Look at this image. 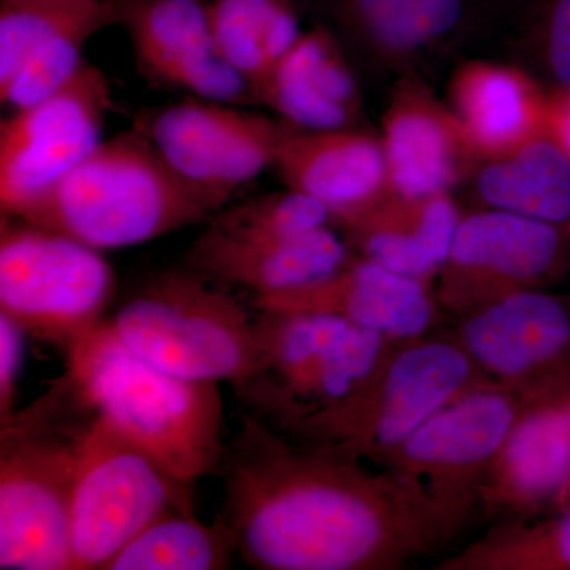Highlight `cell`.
Segmentation results:
<instances>
[{
  "label": "cell",
  "mask_w": 570,
  "mask_h": 570,
  "mask_svg": "<svg viewBox=\"0 0 570 570\" xmlns=\"http://www.w3.org/2000/svg\"><path fill=\"white\" fill-rule=\"evenodd\" d=\"M216 478V519L258 570H403L461 538L419 483L247 412Z\"/></svg>",
  "instance_id": "1"
},
{
  "label": "cell",
  "mask_w": 570,
  "mask_h": 570,
  "mask_svg": "<svg viewBox=\"0 0 570 570\" xmlns=\"http://www.w3.org/2000/svg\"><path fill=\"white\" fill-rule=\"evenodd\" d=\"M225 205L171 167L149 134L127 130L100 141L17 219L119 249L209 220Z\"/></svg>",
  "instance_id": "2"
},
{
  "label": "cell",
  "mask_w": 570,
  "mask_h": 570,
  "mask_svg": "<svg viewBox=\"0 0 570 570\" xmlns=\"http://www.w3.org/2000/svg\"><path fill=\"white\" fill-rule=\"evenodd\" d=\"M96 419L69 371L0 419V569L71 570V497Z\"/></svg>",
  "instance_id": "3"
},
{
  "label": "cell",
  "mask_w": 570,
  "mask_h": 570,
  "mask_svg": "<svg viewBox=\"0 0 570 570\" xmlns=\"http://www.w3.org/2000/svg\"><path fill=\"white\" fill-rule=\"evenodd\" d=\"M66 354L67 371L97 414L168 474L187 483L217 474L227 444L219 384L149 365L124 346L110 321Z\"/></svg>",
  "instance_id": "4"
},
{
  "label": "cell",
  "mask_w": 570,
  "mask_h": 570,
  "mask_svg": "<svg viewBox=\"0 0 570 570\" xmlns=\"http://www.w3.org/2000/svg\"><path fill=\"white\" fill-rule=\"evenodd\" d=\"M124 346L171 376L242 387L261 366L257 313L193 269L149 281L110 318Z\"/></svg>",
  "instance_id": "5"
},
{
  "label": "cell",
  "mask_w": 570,
  "mask_h": 570,
  "mask_svg": "<svg viewBox=\"0 0 570 570\" xmlns=\"http://www.w3.org/2000/svg\"><path fill=\"white\" fill-rule=\"evenodd\" d=\"M255 313L261 366L234 393L247 414L277 433L341 406L396 344L326 314Z\"/></svg>",
  "instance_id": "6"
},
{
  "label": "cell",
  "mask_w": 570,
  "mask_h": 570,
  "mask_svg": "<svg viewBox=\"0 0 570 570\" xmlns=\"http://www.w3.org/2000/svg\"><path fill=\"white\" fill-rule=\"evenodd\" d=\"M452 328L396 343L365 384L341 406L284 436L330 445L377 463L409 434L459 397L489 387Z\"/></svg>",
  "instance_id": "7"
},
{
  "label": "cell",
  "mask_w": 570,
  "mask_h": 570,
  "mask_svg": "<svg viewBox=\"0 0 570 570\" xmlns=\"http://www.w3.org/2000/svg\"><path fill=\"white\" fill-rule=\"evenodd\" d=\"M111 265L99 249L11 217L0 227V313L26 335L63 351L102 324L115 298Z\"/></svg>",
  "instance_id": "8"
},
{
  "label": "cell",
  "mask_w": 570,
  "mask_h": 570,
  "mask_svg": "<svg viewBox=\"0 0 570 570\" xmlns=\"http://www.w3.org/2000/svg\"><path fill=\"white\" fill-rule=\"evenodd\" d=\"M194 483L168 474L97 414L70 505L71 570H105L168 513H194Z\"/></svg>",
  "instance_id": "9"
},
{
  "label": "cell",
  "mask_w": 570,
  "mask_h": 570,
  "mask_svg": "<svg viewBox=\"0 0 570 570\" xmlns=\"http://www.w3.org/2000/svg\"><path fill=\"white\" fill-rule=\"evenodd\" d=\"M524 406L497 385L475 390L442 407L374 464L419 483L463 535L479 521L483 480Z\"/></svg>",
  "instance_id": "10"
},
{
  "label": "cell",
  "mask_w": 570,
  "mask_h": 570,
  "mask_svg": "<svg viewBox=\"0 0 570 570\" xmlns=\"http://www.w3.org/2000/svg\"><path fill=\"white\" fill-rule=\"evenodd\" d=\"M570 265V232L502 209L461 214L434 283L442 316L456 318L504 296L547 288Z\"/></svg>",
  "instance_id": "11"
},
{
  "label": "cell",
  "mask_w": 570,
  "mask_h": 570,
  "mask_svg": "<svg viewBox=\"0 0 570 570\" xmlns=\"http://www.w3.org/2000/svg\"><path fill=\"white\" fill-rule=\"evenodd\" d=\"M110 81L85 62L67 85L0 126V212L20 217L102 141Z\"/></svg>",
  "instance_id": "12"
},
{
  "label": "cell",
  "mask_w": 570,
  "mask_h": 570,
  "mask_svg": "<svg viewBox=\"0 0 570 570\" xmlns=\"http://www.w3.org/2000/svg\"><path fill=\"white\" fill-rule=\"evenodd\" d=\"M483 376L524 404L570 393V296L532 288L452 318Z\"/></svg>",
  "instance_id": "13"
},
{
  "label": "cell",
  "mask_w": 570,
  "mask_h": 570,
  "mask_svg": "<svg viewBox=\"0 0 570 570\" xmlns=\"http://www.w3.org/2000/svg\"><path fill=\"white\" fill-rule=\"evenodd\" d=\"M285 129L261 112L195 97L160 111L148 134L184 178L228 202L275 167Z\"/></svg>",
  "instance_id": "14"
},
{
  "label": "cell",
  "mask_w": 570,
  "mask_h": 570,
  "mask_svg": "<svg viewBox=\"0 0 570 570\" xmlns=\"http://www.w3.org/2000/svg\"><path fill=\"white\" fill-rule=\"evenodd\" d=\"M570 504V393L527 404L479 494V520L515 523Z\"/></svg>",
  "instance_id": "15"
},
{
  "label": "cell",
  "mask_w": 570,
  "mask_h": 570,
  "mask_svg": "<svg viewBox=\"0 0 570 570\" xmlns=\"http://www.w3.org/2000/svg\"><path fill=\"white\" fill-rule=\"evenodd\" d=\"M250 307L273 313L326 314L363 326L392 343L414 340L441 326L434 285L352 255L316 283L279 294L250 296Z\"/></svg>",
  "instance_id": "16"
},
{
  "label": "cell",
  "mask_w": 570,
  "mask_h": 570,
  "mask_svg": "<svg viewBox=\"0 0 570 570\" xmlns=\"http://www.w3.org/2000/svg\"><path fill=\"white\" fill-rule=\"evenodd\" d=\"M119 21L129 29L135 55L156 80L200 99L255 102L253 88L214 43L204 0H122Z\"/></svg>",
  "instance_id": "17"
},
{
  "label": "cell",
  "mask_w": 570,
  "mask_h": 570,
  "mask_svg": "<svg viewBox=\"0 0 570 570\" xmlns=\"http://www.w3.org/2000/svg\"><path fill=\"white\" fill-rule=\"evenodd\" d=\"M275 168L287 189L309 195L326 206L340 228L355 223L392 194L381 137L354 127H287Z\"/></svg>",
  "instance_id": "18"
},
{
  "label": "cell",
  "mask_w": 570,
  "mask_h": 570,
  "mask_svg": "<svg viewBox=\"0 0 570 570\" xmlns=\"http://www.w3.org/2000/svg\"><path fill=\"white\" fill-rule=\"evenodd\" d=\"M390 190L397 197L450 194L475 159L452 108L419 80H401L382 118Z\"/></svg>",
  "instance_id": "19"
},
{
  "label": "cell",
  "mask_w": 570,
  "mask_h": 570,
  "mask_svg": "<svg viewBox=\"0 0 570 570\" xmlns=\"http://www.w3.org/2000/svg\"><path fill=\"white\" fill-rule=\"evenodd\" d=\"M352 255L346 239L332 227L273 239L228 238L206 228L184 255V266L257 296L316 283L346 265Z\"/></svg>",
  "instance_id": "20"
},
{
  "label": "cell",
  "mask_w": 570,
  "mask_h": 570,
  "mask_svg": "<svg viewBox=\"0 0 570 570\" xmlns=\"http://www.w3.org/2000/svg\"><path fill=\"white\" fill-rule=\"evenodd\" d=\"M254 97L302 130L352 129L362 111L354 73L324 28L302 32L255 86Z\"/></svg>",
  "instance_id": "21"
},
{
  "label": "cell",
  "mask_w": 570,
  "mask_h": 570,
  "mask_svg": "<svg viewBox=\"0 0 570 570\" xmlns=\"http://www.w3.org/2000/svg\"><path fill=\"white\" fill-rule=\"evenodd\" d=\"M547 97L530 75L497 62L463 63L449 86L450 108L485 163L546 132Z\"/></svg>",
  "instance_id": "22"
},
{
  "label": "cell",
  "mask_w": 570,
  "mask_h": 570,
  "mask_svg": "<svg viewBox=\"0 0 570 570\" xmlns=\"http://www.w3.org/2000/svg\"><path fill=\"white\" fill-rule=\"evenodd\" d=\"M460 217L450 194L420 198L390 194L341 230L355 255L434 285L448 261Z\"/></svg>",
  "instance_id": "23"
},
{
  "label": "cell",
  "mask_w": 570,
  "mask_h": 570,
  "mask_svg": "<svg viewBox=\"0 0 570 570\" xmlns=\"http://www.w3.org/2000/svg\"><path fill=\"white\" fill-rule=\"evenodd\" d=\"M480 200L570 232V157L549 130L489 160L478 179Z\"/></svg>",
  "instance_id": "24"
},
{
  "label": "cell",
  "mask_w": 570,
  "mask_h": 570,
  "mask_svg": "<svg viewBox=\"0 0 570 570\" xmlns=\"http://www.w3.org/2000/svg\"><path fill=\"white\" fill-rule=\"evenodd\" d=\"M214 43L253 92L302 36L288 0H209Z\"/></svg>",
  "instance_id": "25"
},
{
  "label": "cell",
  "mask_w": 570,
  "mask_h": 570,
  "mask_svg": "<svg viewBox=\"0 0 570 570\" xmlns=\"http://www.w3.org/2000/svg\"><path fill=\"white\" fill-rule=\"evenodd\" d=\"M438 570H570V504L551 515L491 524Z\"/></svg>",
  "instance_id": "26"
},
{
  "label": "cell",
  "mask_w": 570,
  "mask_h": 570,
  "mask_svg": "<svg viewBox=\"0 0 570 570\" xmlns=\"http://www.w3.org/2000/svg\"><path fill=\"white\" fill-rule=\"evenodd\" d=\"M236 554L223 521L205 524L187 513L154 521L105 570H224Z\"/></svg>",
  "instance_id": "27"
},
{
  "label": "cell",
  "mask_w": 570,
  "mask_h": 570,
  "mask_svg": "<svg viewBox=\"0 0 570 570\" xmlns=\"http://www.w3.org/2000/svg\"><path fill=\"white\" fill-rule=\"evenodd\" d=\"M119 22L116 0H0V85L43 45Z\"/></svg>",
  "instance_id": "28"
},
{
  "label": "cell",
  "mask_w": 570,
  "mask_h": 570,
  "mask_svg": "<svg viewBox=\"0 0 570 570\" xmlns=\"http://www.w3.org/2000/svg\"><path fill=\"white\" fill-rule=\"evenodd\" d=\"M360 28L379 50L412 55L452 32L464 0H351Z\"/></svg>",
  "instance_id": "29"
},
{
  "label": "cell",
  "mask_w": 570,
  "mask_h": 570,
  "mask_svg": "<svg viewBox=\"0 0 570 570\" xmlns=\"http://www.w3.org/2000/svg\"><path fill=\"white\" fill-rule=\"evenodd\" d=\"M209 230L236 239L291 238L333 224L332 214L316 198L296 190L266 194L220 209Z\"/></svg>",
  "instance_id": "30"
},
{
  "label": "cell",
  "mask_w": 570,
  "mask_h": 570,
  "mask_svg": "<svg viewBox=\"0 0 570 570\" xmlns=\"http://www.w3.org/2000/svg\"><path fill=\"white\" fill-rule=\"evenodd\" d=\"M26 332L13 318L0 313V419L13 414Z\"/></svg>",
  "instance_id": "31"
},
{
  "label": "cell",
  "mask_w": 570,
  "mask_h": 570,
  "mask_svg": "<svg viewBox=\"0 0 570 570\" xmlns=\"http://www.w3.org/2000/svg\"><path fill=\"white\" fill-rule=\"evenodd\" d=\"M547 61L558 89L570 91V0H551L547 13Z\"/></svg>",
  "instance_id": "32"
},
{
  "label": "cell",
  "mask_w": 570,
  "mask_h": 570,
  "mask_svg": "<svg viewBox=\"0 0 570 570\" xmlns=\"http://www.w3.org/2000/svg\"><path fill=\"white\" fill-rule=\"evenodd\" d=\"M547 130L570 157V91L557 89L547 97Z\"/></svg>",
  "instance_id": "33"
}]
</instances>
